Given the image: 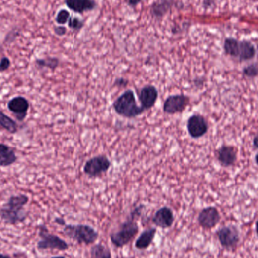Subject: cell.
Listing matches in <instances>:
<instances>
[{"label": "cell", "mask_w": 258, "mask_h": 258, "mask_svg": "<svg viewBox=\"0 0 258 258\" xmlns=\"http://www.w3.org/2000/svg\"><path fill=\"white\" fill-rule=\"evenodd\" d=\"M145 208L144 205L135 207L130 211L126 221L120 224L117 230L110 234L111 242L116 248L122 249L137 236L140 230L137 221L143 215Z\"/></svg>", "instance_id": "obj_1"}, {"label": "cell", "mask_w": 258, "mask_h": 258, "mask_svg": "<svg viewBox=\"0 0 258 258\" xmlns=\"http://www.w3.org/2000/svg\"><path fill=\"white\" fill-rule=\"evenodd\" d=\"M29 198L24 194L12 195L0 208V218L9 225H18L25 222L27 213L24 207L28 203Z\"/></svg>", "instance_id": "obj_2"}, {"label": "cell", "mask_w": 258, "mask_h": 258, "mask_svg": "<svg viewBox=\"0 0 258 258\" xmlns=\"http://www.w3.org/2000/svg\"><path fill=\"white\" fill-rule=\"evenodd\" d=\"M116 114L125 118H135L142 115L146 111L137 103L135 93L127 89L116 99L112 105Z\"/></svg>", "instance_id": "obj_3"}, {"label": "cell", "mask_w": 258, "mask_h": 258, "mask_svg": "<svg viewBox=\"0 0 258 258\" xmlns=\"http://www.w3.org/2000/svg\"><path fill=\"white\" fill-rule=\"evenodd\" d=\"M63 232L69 239L86 245H92L99 238V232L86 224H65Z\"/></svg>", "instance_id": "obj_4"}, {"label": "cell", "mask_w": 258, "mask_h": 258, "mask_svg": "<svg viewBox=\"0 0 258 258\" xmlns=\"http://www.w3.org/2000/svg\"><path fill=\"white\" fill-rule=\"evenodd\" d=\"M39 236L40 240L37 242L38 250L66 251L69 249V245L58 235L50 233L45 225L39 226Z\"/></svg>", "instance_id": "obj_5"}, {"label": "cell", "mask_w": 258, "mask_h": 258, "mask_svg": "<svg viewBox=\"0 0 258 258\" xmlns=\"http://www.w3.org/2000/svg\"><path fill=\"white\" fill-rule=\"evenodd\" d=\"M218 242L223 249L228 251H235L240 242V232L237 226L226 225L220 228L215 232Z\"/></svg>", "instance_id": "obj_6"}, {"label": "cell", "mask_w": 258, "mask_h": 258, "mask_svg": "<svg viewBox=\"0 0 258 258\" xmlns=\"http://www.w3.org/2000/svg\"><path fill=\"white\" fill-rule=\"evenodd\" d=\"M111 163L104 154L95 156L88 160L83 166V173L89 177H100L110 169Z\"/></svg>", "instance_id": "obj_7"}, {"label": "cell", "mask_w": 258, "mask_h": 258, "mask_svg": "<svg viewBox=\"0 0 258 258\" xmlns=\"http://www.w3.org/2000/svg\"><path fill=\"white\" fill-rule=\"evenodd\" d=\"M191 99L185 94L171 95L167 96L163 105V111L169 115L182 114L190 104Z\"/></svg>", "instance_id": "obj_8"}, {"label": "cell", "mask_w": 258, "mask_h": 258, "mask_svg": "<svg viewBox=\"0 0 258 258\" xmlns=\"http://www.w3.org/2000/svg\"><path fill=\"white\" fill-rule=\"evenodd\" d=\"M187 130L191 138H201L209 130V123L205 116L194 114L188 117L186 124Z\"/></svg>", "instance_id": "obj_9"}, {"label": "cell", "mask_w": 258, "mask_h": 258, "mask_svg": "<svg viewBox=\"0 0 258 258\" xmlns=\"http://www.w3.org/2000/svg\"><path fill=\"white\" fill-rule=\"evenodd\" d=\"M221 220V214L216 207L209 206L203 208L198 214V223L202 229H209L215 228Z\"/></svg>", "instance_id": "obj_10"}, {"label": "cell", "mask_w": 258, "mask_h": 258, "mask_svg": "<svg viewBox=\"0 0 258 258\" xmlns=\"http://www.w3.org/2000/svg\"><path fill=\"white\" fill-rule=\"evenodd\" d=\"M237 147L231 145H222L215 151L218 162L223 167H232L238 160Z\"/></svg>", "instance_id": "obj_11"}, {"label": "cell", "mask_w": 258, "mask_h": 258, "mask_svg": "<svg viewBox=\"0 0 258 258\" xmlns=\"http://www.w3.org/2000/svg\"><path fill=\"white\" fill-rule=\"evenodd\" d=\"M7 108L18 121H24L28 116L30 109L29 101L24 96H15L7 103Z\"/></svg>", "instance_id": "obj_12"}, {"label": "cell", "mask_w": 258, "mask_h": 258, "mask_svg": "<svg viewBox=\"0 0 258 258\" xmlns=\"http://www.w3.org/2000/svg\"><path fill=\"white\" fill-rule=\"evenodd\" d=\"M158 96V89L153 85H146L140 89L138 93L140 105L145 111L150 110L155 106Z\"/></svg>", "instance_id": "obj_13"}, {"label": "cell", "mask_w": 258, "mask_h": 258, "mask_svg": "<svg viewBox=\"0 0 258 258\" xmlns=\"http://www.w3.org/2000/svg\"><path fill=\"white\" fill-rule=\"evenodd\" d=\"M174 218L173 210L169 207L164 206L159 208L154 213V216L151 219V222L157 227L165 229L171 228L174 224Z\"/></svg>", "instance_id": "obj_14"}, {"label": "cell", "mask_w": 258, "mask_h": 258, "mask_svg": "<svg viewBox=\"0 0 258 258\" xmlns=\"http://www.w3.org/2000/svg\"><path fill=\"white\" fill-rule=\"evenodd\" d=\"M65 5L74 13L83 15L97 8L96 0H64Z\"/></svg>", "instance_id": "obj_15"}, {"label": "cell", "mask_w": 258, "mask_h": 258, "mask_svg": "<svg viewBox=\"0 0 258 258\" xmlns=\"http://www.w3.org/2000/svg\"><path fill=\"white\" fill-rule=\"evenodd\" d=\"M174 4V0H160L154 2L150 8L151 17L156 20L162 19L171 11Z\"/></svg>", "instance_id": "obj_16"}, {"label": "cell", "mask_w": 258, "mask_h": 258, "mask_svg": "<svg viewBox=\"0 0 258 258\" xmlns=\"http://www.w3.org/2000/svg\"><path fill=\"white\" fill-rule=\"evenodd\" d=\"M256 55V48L251 41L247 40V39L239 40V55L237 58L239 62L253 60Z\"/></svg>", "instance_id": "obj_17"}, {"label": "cell", "mask_w": 258, "mask_h": 258, "mask_svg": "<svg viewBox=\"0 0 258 258\" xmlns=\"http://www.w3.org/2000/svg\"><path fill=\"white\" fill-rule=\"evenodd\" d=\"M18 160L15 150L5 143H0V167H7Z\"/></svg>", "instance_id": "obj_18"}, {"label": "cell", "mask_w": 258, "mask_h": 258, "mask_svg": "<svg viewBox=\"0 0 258 258\" xmlns=\"http://www.w3.org/2000/svg\"><path fill=\"white\" fill-rule=\"evenodd\" d=\"M157 233V228L151 227L143 231L135 242V248L139 250H146L152 244Z\"/></svg>", "instance_id": "obj_19"}, {"label": "cell", "mask_w": 258, "mask_h": 258, "mask_svg": "<svg viewBox=\"0 0 258 258\" xmlns=\"http://www.w3.org/2000/svg\"><path fill=\"white\" fill-rule=\"evenodd\" d=\"M223 50L228 56L237 59L239 50V39L234 37H226L223 42Z\"/></svg>", "instance_id": "obj_20"}, {"label": "cell", "mask_w": 258, "mask_h": 258, "mask_svg": "<svg viewBox=\"0 0 258 258\" xmlns=\"http://www.w3.org/2000/svg\"><path fill=\"white\" fill-rule=\"evenodd\" d=\"M35 65L38 69H48L51 71H55L60 65V59L53 56L36 59L35 61Z\"/></svg>", "instance_id": "obj_21"}, {"label": "cell", "mask_w": 258, "mask_h": 258, "mask_svg": "<svg viewBox=\"0 0 258 258\" xmlns=\"http://www.w3.org/2000/svg\"><path fill=\"white\" fill-rule=\"evenodd\" d=\"M0 127L11 134H15L18 130V126L16 122L2 111H0Z\"/></svg>", "instance_id": "obj_22"}, {"label": "cell", "mask_w": 258, "mask_h": 258, "mask_svg": "<svg viewBox=\"0 0 258 258\" xmlns=\"http://www.w3.org/2000/svg\"><path fill=\"white\" fill-rule=\"evenodd\" d=\"M90 257L93 258H111L110 249L102 243L95 244L90 249Z\"/></svg>", "instance_id": "obj_23"}, {"label": "cell", "mask_w": 258, "mask_h": 258, "mask_svg": "<svg viewBox=\"0 0 258 258\" xmlns=\"http://www.w3.org/2000/svg\"><path fill=\"white\" fill-rule=\"evenodd\" d=\"M68 27L74 32H80L85 26V21L78 17L70 16L68 21Z\"/></svg>", "instance_id": "obj_24"}, {"label": "cell", "mask_w": 258, "mask_h": 258, "mask_svg": "<svg viewBox=\"0 0 258 258\" xmlns=\"http://www.w3.org/2000/svg\"><path fill=\"white\" fill-rule=\"evenodd\" d=\"M242 74L244 76L249 79L256 78L258 75V62H252L247 66L244 67V69H242Z\"/></svg>", "instance_id": "obj_25"}, {"label": "cell", "mask_w": 258, "mask_h": 258, "mask_svg": "<svg viewBox=\"0 0 258 258\" xmlns=\"http://www.w3.org/2000/svg\"><path fill=\"white\" fill-rule=\"evenodd\" d=\"M70 12L65 8H62L58 12L57 15L55 16V21L56 24L59 25H65L68 23L69 18H70Z\"/></svg>", "instance_id": "obj_26"}, {"label": "cell", "mask_w": 258, "mask_h": 258, "mask_svg": "<svg viewBox=\"0 0 258 258\" xmlns=\"http://www.w3.org/2000/svg\"><path fill=\"white\" fill-rule=\"evenodd\" d=\"M19 32L16 30H12L7 34L5 36V39H4V43L5 44H11L12 42H15V39L18 38L19 36Z\"/></svg>", "instance_id": "obj_27"}, {"label": "cell", "mask_w": 258, "mask_h": 258, "mask_svg": "<svg viewBox=\"0 0 258 258\" xmlns=\"http://www.w3.org/2000/svg\"><path fill=\"white\" fill-rule=\"evenodd\" d=\"M11 65H12V62H11L9 58L7 57V56H2L0 59V73H2V72L8 70Z\"/></svg>", "instance_id": "obj_28"}, {"label": "cell", "mask_w": 258, "mask_h": 258, "mask_svg": "<svg viewBox=\"0 0 258 258\" xmlns=\"http://www.w3.org/2000/svg\"><path fill=\"white\" fill-rule=\"evenodd\" d=\"M129 80L126 78L118 77L114 80V84L113 86H116V87L119 88H125L128 86Z\"/></svg>", "instance_id": "obj_29"}, {"label": "cell", "mask_w": 258, "mask_h": 258, "mask_svg": "<svg viewBox=\"0 0 258 258\" xmlns=\"http://www.w3.org/2000/svg\"><path fill=\"white\" fill-rule=\"evenodd\" d=\"M54 33L55 35L58 37H63L66 35L67 28L64 25H56L53 28Z\"/></svg>", "instance_id": "obj_30"}, {"label": "cell", "mask_w": 258, "mask_h": 258, "mask_svg": "<svg viewBox=\"0 0 258 258\" xmlns=\"http://www.w3.org/2000/svg\"><path fill=\"white\" fill-rule=\"evenodd\" d=\"M216 1L217 0H203L202 1V8L205 10L212 8L216 3Z\"/></svg>", "instance_id": "obj_31"}, {"label": "cell", "mask_w": 258, "mask_h": 258, "mask_svg": "<svg viewBox=\"0 0 258 258\" xmlns=\"http://www.w3.org/2000/svg\"><path fill=\"white\" fill-rule=\"evenodd\" d=\"M143 0H127V3H128L129 6L132 7V8H135L136 6L141 3Z\"/></svg>", "instance_id": "obj_32"}, {"label": "cell", "mask_w": 258, "mask_h": 258, "mask_svg": "<svg viewBox=\"0 0 258 258\" xmlns=\"http://www.w3.org/2000/svg\"><path fill=\"white\" fill-rule=\"evenodd\" d=\"M55 223L59 224V225H60V226H65V221L63 219V218H62V217H58V218H55Z\"/></svg>", "instance_id": "obj_33"}, {"label": "cell", "mask_w": 258, "mask_h": 258, "mask_svg": "<svg viewBox=\"0 0 258 258\" xmlns=\"http://www.w3.org/2000/svg\"><path fill=\"white\" fill-rule=\"evenodd\" d=\"M258 134H256V135L254 137L253 141H252V146H253V148H255V150H258Z\"/></svg>", "instance_id": "obj_34"}, {"label": "cell", "mask_w": 258, "mask_h": 258, "mask_svg": "<svg viewBox=\"0 0 258 258\" xmlns=\"http://www.w3.org/2000/svg\"><path fill=\"white\" fill-rule=\"evenodd\" d=\"M194 83H195V86L198 87V86H202L203 85V80H199V79H196V80H194Z\"/></svg>", "instance_id": "obj_35"}, {"label": "cell", "mask_w": 258, "mask_h": 258, "mask_svg": "<svg viewBox=\"0 0 258 258\" xmlns=\"http://www.w3.org/2000/svg\"><path fill=\"white\" fill-rule=\"evenodd\" d=\"M258 153H256V154H255V164H256V165H258Z\"/></svg>", "instance_id": "obj_36"}, {"label": "cell", "mask_w": 258, "mask_h": 258, "mask_svg": "<svg viewBox=\"0 0 258 258\" xmlns=\"http://www.w3.org/2000/svg\"><path fill=\"white\" fill-rule=\"evenodd\" d=\"M0 257H8V258H9V255H3V254H0Z\"/></svg>", "instance_id": "obj_37"}]
</instances>
